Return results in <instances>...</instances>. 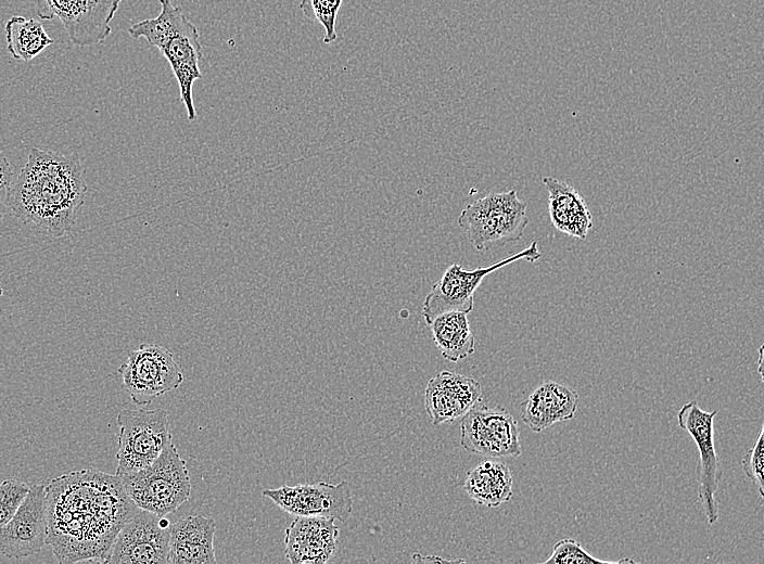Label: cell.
Wrapping results in <instances>:
<instances>
[{"label":"cell","mask_w":764,"mask_h":564,"mask_svg":"<svg viewBox=\"0 0 764 564\" xmlns=\"http://www.w3.org/2000/svg\"><path fill=\"white\" fill-rule=\"evenodd\" d=\"M122 0H37L42 20L58 17L71 42L77 47L102 43L111 34V22Z\"/></svg>","instance_id":"cell-10"},{"label":"cell","mask_w":764,"mask_h":564,"mask_svg":"<svg viewBox=\"0 0 764 564\" xmlns=\"http://www.w3.org/2000/svg\"><path fill=\"white\" fill-rule=\"evenodd\" d=\"M4 29L8 52L15 60L31 61L54 42L35 18L12 16Z\"/></svg>","instance_id":"cell-23"},{"label":"cell","mask_w":764,"mask_h":564,"mask_svg":"<svg viewBox=\"0 0 764 564\" xmlns=\"http://www.w3.org/2000/svg\"><path fill=\"white\" fill-rule=\"evenodd\" d=\"M334 518L297 516L285 530V556L293 564H322L330 560L339 537Z\"/></svg>","instance_id":"cell-15"},{"label":"cell","mask_w":764,"mask_h":564,"mask_svg":"<svg viewBox=\"0 0 764 564\" xmlns=\"http://www.w3.org/2000/svg\"><path fill=\"white\" fill-rule=\"evenodd\" d=\"M580 401L573 388L555 381L539 384L522 403V421L535 433L574 418Z\"/></svg>","instance_id":"cell-17"},{"label":"cell","mask_w":764,"mask_h":564,"mask_svg":"<svg viewBox=\"0 0 764 564\" xmlns=\"http://www.w3.org/2000/svg\"><path fill=\"white\" fill-rule=\"evenodd\" d=\"M118 372L123 385L137 406H145L163 394L177 389L183 375L173 352L157 344H141L129 350Z\"/></svg>","instance_id":"cell-7"},{"label":"cell","mask_w":764,"mask_h":564,"mask_svg":"<svg viewBox=\"0 0 764 564\" xmlns=\"http://www.w3.org/2000/svg\"><path fill=\"white\" fill-rule=\"evenodd\" d=\"M168 551V521L138 508L116 535L105 563H167Z\"/></svg>","instance_id":"cell-11"},{"label":"cell","mask_w":764,"mask_h":564,"mask_svg":"<svg viewBox=\"0 0 764 564\" xmlns=\"http://www.w3.org/2000/svg\"><path fill=\"white\" fill-rule=\"evenodd\" d=\"M161 12L156 17L145 18L128 28L135 38H145L150 46L161 50L171 38L187 30L193 24L184 16L180 7L171 4L170 0H160Z\"/></svg>","instance_id":"cell-22"},{"label":"cell","mask_w":764,"mask_h":564,"mask_svg":"<svg viewBox=\"0 0 764 564\" xmlns=\"http://www.w3.org/2000/svg\"><path fill=\"white\" fill-rule=\"evenodd\" d=\"M763 345L760 346L759 348V359H757V371L761 377V381H763Z\"/></svg>","instance_id":"cell-30"},{"label":"cell","mask_w":764,"mask_h":564,"mask_svg":"<svg viewBox=\"0 0 764 564\" xmlns=\"http://www.w3.org/2000/svg\"><path fill=\"white\" fill-rule=\"evenodd\" d=\"M29 486L14 478L0 483V527L8 523L24 501Z\"/></svg>","instance_id":"cell-27"},{"label":"cell","mask_w":764,"mask_h":564,"mask_svg":"<svg viewBox=\"0 0 764 564\" xmlns=\"http://www.w3.org/2000/svg\"><path fill=\"white\" fill-rule=\"evenodd\" d=\"M3 294V287L0 284V296Z\"/></svg>","instance_id":"cell-31"},{"label":"cell","mask_w":764,"mask_h":564,"mask_svg":"<svg viewBox=\"0 0 764 564\" xmlns=\"http://www.w3.org/2000/svg\"><path fill=\"white\" fill-rule=\"evenodd\" d=\"M482 399L481 384L466 375L442 371L424 390V406L433 425L463 416Z\"/></svg>","instance_id":"cell-14"},{"label":"cell","mask_w":764,"mask_h":564,"mask_svg":"<svg viewBox=\"0 0 764 564\" xmlns=\"http://www.w3.org/2000/svg\"><path fill=\"white\" fill-rule=\"evenodd\" d=\"M86 193L78 154L33 148L12 185L10 207L24 223L59 238L72 230Z\"/></svg>","instance_id":"cell-2"},{"label":"cell","mask_w":764,"mask_h":564,"mask_svg":"<svg viewBox=\"0 0 764 564\" xmlns=\"http://www.w3.org/2000/svg\"><path fill=\"white\" fill-rule=\"evenodd\" d=\"M264 497L296 516H321L346 523L353 511V498L346 480L320 482L264 489Z\"/></svg>","instance_id":"cell-12"},{"label":"cell","mask_w":764,"mask_h":564,"mask_svg":"<svg viewBox=\"0 0 764 564\" xmlns=\"http://www.w3.org/2000/svg\"><path fill=\"white\" fill-rule=\"evenodd\" d=\"M118 476L139 509L160 516L175 512L191 497L190 474L173 440L148 466Z\"/></svg>","instance_id":"cell-3"},{"label":"cell","mask_w":764,"mask_h":564,"mask_svg":"<svg viewBox=\"0 0 764 564\" xmlns=\"http://www.w3.org/2000/svg\"><path fill=\"white\" fill-rule=\"evenodd\" d=\"M457 222L471 245L486 252L523 236L529 222L526 203L515 190L491 192L468 204Z\"/></svg>","instance_id":"cell-4"},{"label":"cell","mask_w":764,"mask_h":564,"mask_svg":"<svg viewBox=\"0 0 764 564\" xmlns=\"http://www.w3.org/2000/svg\"><path fill=\"white\" fill-rule=\"evenodd\" d=\"M13 170L7 156L0 151V220L10 206Z\"/></svg>","instance_id":"cell-28"},{"label":"cell","mask_w":764,"mask_h":564,"mask_svg":"<svg viewBox=\"0 0 764 564\" xmlns=\"http://www.w3.org/2000/svg\"><path fill=\"white\" fill-rule=\"evenodd\" d=\"M717 410L704 411L696 400H691L677 412L678 426L687 432L699 451L698 496L709 524L718 518V503L715 498L723 470L714 444V419Z\"/></svg>","instance_id":"cell-8"},{"label":"cell","mask_w":764,"mask_h":564,"mask_svg":"<svg viewBox=\"0 0 764 564\" xmlns=\"http://www.w3.org/2000/svg\"><path fill=\"white\" fill-rule=\"evenodd\" d=\"M542 563L553 564H620L636 563L633 559L625 557L616 561L601 560L588 553L582 544L573 538H562L557 541L549 556Z\"/></svg>","instance_id":"cell-24"},{"label":"cell","mask_w":764,"mask_h":564,"mask_svg":"<svg viewBox=\"0 0 764 564\" xmlns=\"http://www.w3.org/2000/svg\"><path fill=\"white\" fill-rule=\"evenodd\" d=\"M512 483L506 464L486 460L468 471L463 488L476 503L495 508L511 499Z\"/></svg>","instance_id":"cell-20"},{"label":"cell","mask_w":764,"mask_h":564,"mask_svg":"<svg viewBox=\"0 0 764 564\" xmlns=\"http://www.w3.org/2000/svg\"><path fill=\"white\" fill-rule=\"evenodd\" d=\"M460 444L467 451L492 458L522 453L518 422L500 407L470 409L460 424Z\"/></svg>","instance_id":"cell-9"},{"label":"cell","mask_w":764,"mask_h":564,"mask_svg":"<svg viewBox=\"0 0 764 564\" xmlns=\"http://www.w3.org/2000/svg\"><path fill=\"white\" fill-rule=\"evenodd\" d=\"M432 337L442 357L459 361L474 352V336L467 313L450 311L437 316L429 324Z\"/></svg>","instance_id":"cell-21"},{"label":"cell","mask_w":764,"mask_h":564,"mask_svg":"<svg viewBox=\"0 0 764 564\" xmlns=\"http://www.w3.org/2000/svg\"><path fill=\"white\" fill-rule=\"evenodd\" d=\"M540 257L538 244L533 241L524 249L489 266L464 269L457 262L450 265L424 297L422 306L424 321L430 324L437 316L450 311L468 315L474 307V293L486 275L517 260L525 259L533 262Z\"/></svg>","instance_id":"cell-5"},{"label":"cell","mask_w":764,"mask_h":564,"mask_svg":"<svg viewBox=\"0 0 764 564\" xmlns=\"http://www.w3.org/2000/svg\"><path fill=\"white\" fill-rule=\"evenodd\" d=\"M46 486L33 485L12 518L0 527V553L23 559L38 553L47 543Z\"/></svg>","instance_id":"cell-13"},{"label":"cell","mask_w":764,"mask_h":564,"mask_svg":"<svg viewBox=\"0 0 764 564\" xmlns=\"http://www.w3.org/2000/svg\"><path fill=\"white\" fill-rule=\"evenodd\" d=\"M168 61L178 81L180 99L187 110L188 119H196L193 103L192 87L195 80L202 78L200 62L203 59L202 46L198 28L192 25L187 30L171 38L161 50Z\"/></svg>","instance_id":"cell-18"},{"label":"cell","mask_w":764,"mask_h":564,"mask_svg":"<svg viewBox=\"0 0 764 564\" xmlns=\"http://www.w3.org/2000/svg\"><path fill=\"white\" fill-rule=\"evenodd\" d=\"M741 466L746 476L759 491L760 497H764V424L761 425L757 438L741 458Z\"/></svg>","instance_id":"cell-26"},{"label":"cell","mask_w":764,"mask_h":564,"mask_svg":"<svg viewBox=\"0 0 764 564\" xmlns=\"http://www.w3.org/2000/svg\"><path fill=\"white\" fill-rule=\"evenodd\" d=\"M46 499L47 543L60 563H105L116 535L138 509L118 475L91 469L50 479Z\"/></svg>","instance_id":"cell-1"},{"label":"cell","mask_w":764,"mask_h":564,"mask_svg":"<svg viewBox=\"0 0 764 564\" xmlns=\"http://www.w3.org/2000/svg\"><path fill=\"white\" fill-rule=\"evenodd\" d=\"M116 452V475L136 472L151 464L173 440L168 414L163 409H122Z\"/></svg>","instance_id":"cell-6"},{"label":"cell","mask_w":764,"mask_h":564,"mask_svg":"<svg viewBox=\"0 0 764 564\" xmlns=\"http://www.w3.org/2000/svg\"><path fill=\"white\" fill-rule=\"evenodd\" d=\"M412 561L413 562H425V563H430V562H446V563L447 562L448 563H450V562H464L463 560H448V559L440 557L437 555H421L418 553L412 554Z\"/></svg>","instance_id":"cell-29"},{"label":"cell","mask_w":764,"mask_h":564,"mask_svg":"<svg viewBox=\"0 0 764 564\" xmlns=\"http://www.w3.org/2000/svg\"><path fill=\"white\" fill-rule=\"evenodd\" d=\"M214 518L201 514L189 515L169 525L167 563H216Z\"/></svg>","instance_id":"cell-16"},{"label":"cell","mask_w":764,"mask_h":564,"mask_svg":"<svg viewBox=\"0 0 764 564\" xmlns=\"http://www.w3.org/2000/svg\"><path fill=\"white\" fill-rule=\"evenodd\" d=\"M548 191V209L552 225L560 231L585 239L593 227L591 215L583 196L566 182L543 177Z\"/></svg>","instance_id":"cell-19"},{"label":"cell","mask_w":764,"mask_h":564,"mask_svg":"<svg viewBox=\"0 0 764 564\" xmlns=\"http://www.w3.org/2000/svg\"><path fill=\"white\" fill-rule=\"evenodd\" d=\"M343 0H302L300 9L304 15L318 22L324 29L323 43L336 40V17Z\"/></svg>","instance_id":"cell-25"}]
</instances>
